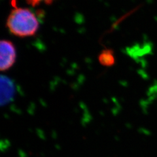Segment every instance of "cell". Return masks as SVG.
I'll return each instance as SVG.
<instances>
[{"label": "cell", "instance_id": "obj_1", "mask_svg": "<svg viewBox=\"0 0 157 157\" xmlns=\"http://www.w3.org/2000/svg\"><path fill=\"white\" fill-rule=\"evenodd\" d=\"M7 26L13 35L24 37L33 36L39 28V21L30 9L14 7L7 20Z\"/></svg>", "mask_w": 157, "mask_h": 157}, {"label": "cell", "instance_id": "obj_2", "mask_svg": "<svg viewBox=\"0 0 157 157\" xmlns=\"http://www.w3.org/2000/svg\"><path fill=\"white\" fill-rule=\"evenodd\" d=\"M0 69L2 71L11 68L16 60V50L13 43L2 40L0 43Z\"/></svg>", "mask_w": 157, "mask_h": 157}, {"label": "cell", "instance_id": "obj_3", "mask_svg": "<svg viewBox=\"0 0 157 157\" xmlns=\"http://www.w3.org/2000/svg\"><path fill=\"white\" fill-rule=\"evenodd\" d=\"M14 85L13 81L6 76L1 77V105L7 104L13 99Z\"/></svg>", "mask_w": 157, "mask_h": 157}, {"label": "cell", "instance_id": "obj_4", "mask_svg": "<svg viewBox=\"0 0 157 157\" xmlns=\"http://www.w3.org/2000/svg\"><path fill=\"white\" fill-rule=\"evenodd\" d=\"M99 61L101 65L109 67L115 63V60L113 52L111 50H104L102 51L99 56Z\"/></svg>", "mask_w": 157, "mask_h": 157}, {"label": "cell", "instance_id": "obj_5", "mask_svg": "<svg viewBox=\"0 0 157 157\" xmlns=\"http://www.w3.org/2000/svg\"><path fill=\"white\" fill-rule=\"evenodd\" d=\"M26 1L29 4L32 5V6H36L39 3H41V2H43L46 4H50L54 0H26Z\"/></svg>", "mask_w": 157, "mask_h": 157}]
</instances>
